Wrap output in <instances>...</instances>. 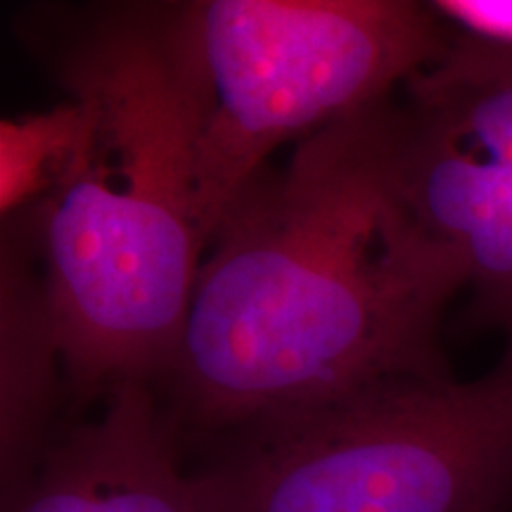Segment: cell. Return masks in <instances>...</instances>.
Here are the masks:
<instances>
[{
    "label": "cell",
    "mask_w": 512,
    "mask_h": 512,
    "mask_svg": "<svg viewBox=\"0 0 512 512\" xmlns=\"http://www.w3.org/2000/svg\"><path fill=\"white\" fill-rule=\"evenodd\" d=\"M387 102L299 140L221 221L162 380L183 446L451 375L439 320L463 283L396 195Z\"/></svg>",
    "instance_id": "obj_1"
},
{
    "label": "cell",
    "mask_w": 512,
    "mask_h": 512,
    "mask_svg": "<svg viewBox=\"0 0 512 512\" xmlns=\"http://www.w3.org/2000/svg\"><path fill=\"white\" fill-rule=\"evenodd\" d=\"M81 138L36 204L62 368L79 396L162 382L209 238L200 119L162 31H117L69 69Z\"/></svg>",
    "instance_id": "obj_2"
},
{
    "label": "cell",
    "mask_w": 512,
    "mask_h": 512,
    "mask_svg": "<svg viewBox=\"0 0 512 512\" xmlns=\"http://www.w3.org/2000/svg\"><path fill=\"white\" fill-rule=\"evenodd\" d=\"M207 512H512V342L489 373L399 377L214 441Z\"/></svg>",
    "instance_id": "obj_3"
},
{
    "label": "cell",
    "mask_w": 512,
    "mask_h": 512,
    "mask_svg": "<svg viewBox=\"0 0 512 512\" xmlns=\"http://www.w3.org/2000/svg\"><path fill=\"white\" fill-rule=\"evenodd\" d=\"M162 34L200 119L209 240L280 145L389 100L448 43L422 0H174Z\"/></svg>",
    "instance_id": "obj_4"
},
{
    "label": "cell",
    "mask_w": 512,
    "mask_h": 512,
    "mask_svg": "<svg viewBox=\"0 0 512 512\" xmlns=\"http://www.w3.org/2000/svg\"><path fill=\"white\" fill-rule=\"evenodd\" d=\"M387 145L413 226L512 342V43L448 41L389 98Z\"/></svg>",
    "instance_id": "obj_5"
},
{
    "label": "cell",
    "mask_w": 512,
    "mask_h": 512,
    "mask_svg": "<svg viewBox=\"0 0 512 512\" xmlns=\"http://www.w3.org/2000/svg\"><path fill=\"white\" fill-rule=\"evenodd\" d=\"M3 512H207L155 387L121 384L95 418L55 434Z\"/></svg>",
    "instance_id": "obj_6"
},
{
    "label": "cell",
    "mask_w": 512,
    "mask_h": 512,
    "mask_svg": "<svg viewBox=\"0 0 512 512\" xmlns=\"http://www.w3.org/2000/svg\"><path fill=\"white\" fill-rule=\"evenodd\" d=\"M62 366L43 280L5 242L0 280V491L15 494L46 456Z\"/></svg>",
    "instance_id": "obj_7"
},
{
    "label": "cell",
    "mask_w": 512,
    "mask_h": 512,
    "mask_svg": "<svg viewBox=\"0 0 512 512\" xmlns=\"http://www.w3.org/2000/svg\"><path fill=\"white\" fill-rule=\"evenodd\" d=\"M81 107L74 98L48 112L0 124V209L3 216L38 204L60 183L81 138Z\"/></svg>",
    "instance_id": "obj_8"
},
{
    "label": "cell",
    "mask_w": 512,
    "mask_h": 512,
    "mask_svg": "<svg viewBox=\"0 0 512 512\" xmlns=\"http://www.w3.org/2000/svg\"><path fill=\"white\" fill-rule=\"evenodd\" d=\"M470 29L489 41L512 43V0H434Z\"/></svg>",
    "instance_id": "obj_9"
}]
</instances>
